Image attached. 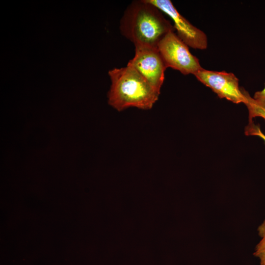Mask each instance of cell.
Returning a JSON list of instances; mask_svg holds the SVG:
<instances>
[{"label": "cell", "mask_w": 265, "mask_h": 265, "mask_svg": "<svg viewBox=\"0 0 265 265\" xmlns=\"http://www.w3.org/2000/svg\"><path fill=\"white\" fill-rule=\"evenodd\" d=\"M122 34L134 46L156 47L161 39L175 28L163 12L148 0H134L120 20Z\"/></svg>", "instance_id": "obj_1"}, {"label": "cell", "mask_w": 265, "mask_h": 265, "mask_svg": "<svg viewBox=\"0 0 265 265\" xmlns=\"http://www.w3.org/2000/svg\"><path fill=\"white\" fill-rule=\"evenodd\" d=\"M111 86L108 104L119 111L130 107L147 110L152 108L160 93L133 68L127 65L109 71Z\"/></svg>", "instance_id": "obj_2"}, {"label": "cell", "mask_w": 265, "mask_h": 265, "mask_svg": "<svg viewBox=\"0 0 265 265\" xmlns=\"http://www.w3.org/2000/svg\"><path fill=\"white\" fill-rule=\"evenodd\" d=\"M158 50L167 68L184 75H194L202 68L199 59L189 51L188 46L174 32H168L159 41Z\"/></svg>", "instance_id": "obj_3"}, {"label": "cell", "mask_w": 265, "mask_h": 265, "mask_svg": "<svg viewBox=\"0 0 265 265\" xmlns=\"http://www.w3.org/2000/svg\"><path fill=\"white\" fill-rule=\"evenodd\" d=\"M135 53L127 65L135 70L156 90L160 92L167 68L156 47L134 46Z\"/></svg>", "instance_id": "obj_4"}, {"label": "cell", "mask_w": 265, "mask_h": 265, "mask_svg": "<svg viewBox=\"0 0 265 265\" xmlns=\"http://www.w3.org/2000/svg\"><path fill=\"white\" fill-rule=\"evenodd\" d=\"M194 75L219 98L236 104H247L248 92L239 87V80L233 73L210 71L202 68Z\"/></svg>", "instance_id": "obj_5"}, {"label": "cell", "mask_w": 265, "mask_h": 265, "mask_svg": "<svg viewBox=\"0 0 265 265\" xmlns=\"http://www.w3.org/2000/svg\"><path fill=\"white\" fill-rule=\"evenodd\" d=\"M167 15L172 20L177 35L188 46L195 49L207 48L208 40L205 33L193 26L184 17L169 0H148Z\"/></svg>", "instance_id": "obj_6"}, {"label": "cell", "mask_w": 265, "mask_h": 265, "mask_svg": "<svg viewBox=\"0 0 265 265\" xmlns=\"http://www.w3.org/2000/svg\"><path fill=\"white\" fill-rule=\"evenodd\" d=\"M258 232L261 240L256 246L253 255L260 259V265H265V219L258 227Z\"/></svg>", "instance_id": "obj_7"}, {"label": "cell", "mask_w": 265, "mask_h": 265, "mask_svg": "<svg viewBox=\"0 0 265 265\" xmlns=\"http://www.w3.org/2000/svg\"><path fill=\"white\" fill-rule=\"evenodd\" d=\"M246 106L247 107H255L265 111V85L262 90L256 92L253 98L248 93Z\"/></svg>", "instance_id": "obj_8"}, {"label": "cell", "mask_w": 265, "mask_h": 265, "mask_svg": "<svg viewBox=\"0 0 265 265\" xmlns=\"http://www.w3.org/2000/svg\"><path fill=\"white\" fill-rule=\"evenodd\" d=\"M245 132L247 135L259 136L264 140L265 143V135L262 132L259 126L255 125L253 123H249Z\"/></svg>", "instance_id": "obj_9"}, {"label": "cell", "mask_w": 265, "mask_h": 265, "mask_svg": "<svg viewBox=\"0 0 265 265\" xmlns=\"http://www.w3.org/2000/svg\"><path fill=\"white\" fill-rule=\"evenodd\" d=\"M249 110V123L252 122V120L253 118L260 117L265 120V111L255 107H247Z\"/></svg>", "instance_id": "obj_10"}]
</instances>
